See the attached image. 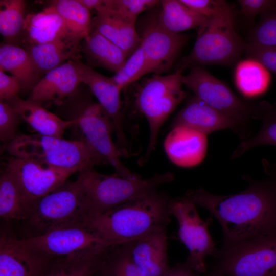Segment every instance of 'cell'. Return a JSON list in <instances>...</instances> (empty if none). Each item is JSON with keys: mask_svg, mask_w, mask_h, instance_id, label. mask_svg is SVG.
Instances as JSON below:
<instances>
[{"mask_svg": "<svg viewBox=\"0 0 276 276\" xmlns=\"http://www.w3.org/2000/svg\"><path fill=\"white\" fill-rule=\"evenodd\" d=\"M147 62L141 46L127 59L120 70L112 77L117 85L121 89L146 75Z\"/></svg>", "mask_w": 276, "mask_h": 276, "instance_id": "obj_35", "label": "cell"}, {"mask_svg": "<svg viewBox=\"0 0 276 276\" xmlns=\"http://www.w3.org/2000/svg\"><path fill=\"white\" fill-rule=\"evenodd\" d=\"M21 86L17 78L0 71V100L6 101L18 96Z\"/></svg>", "mask_w": 276, "mask_h": 276, "instance_id": "obj_42", "label": "cell"}, {"mask_svg": "<svg viewBox=\"0 0 276 276\" xmlns=\"http://www.w3.org/2000/svg\"><path fill=\"white\" fill-rule=\"evenodd\" d=\"M180 1L193 11L207 18L232 14L228 5L224 1L180 0Z\"/></svg>", "mask_w": 276, "mask_h": 276, "instance_id": "obj_39", "label": "cell"}, {"mask_svg": "<svg viewBox=\"0 0 276 276\" xmlns=\"http://www.w3.org/2000/svg\"><path fill=\"white\" fill-rule=\"evenodd\" d=\"M186 126L206 135L219 130L231 129L237 132L240 125L227 114L193 97L174 118L172 128Z\"/></svg>", "mask_w": 276, "mask_h": 276, "instance_id": "obj_19", "label": "cell"}, {"mask_svg": "<svg viewBox=\"0 0 276 276\" xmlns=\"http://www.w3.org/2000/svg\"><path fill=\"white\" fill-rule=\"evenodd\" d=\"M191 52L177 69L205 65H228L245 51L246 44L235 32L232 14L208 18L198 28Z\"/></svg>", "mask_w": 276, "mask_h": 276, "instance_id": "obj_7", "label": "cell"}, {"mask_svg": "<svg viewBox=\"0 0 276 276\" xmlns=\"http://www.w3.org/2000/svg\"><path fill=\"white\" fill-rule=\"evenodd\" d=\"M53 260L10 233L1 232L0 276H44Z\"/></svg>", "mask_w": 276, "mask_h": 276, "instance_id": "obj_15", "label": "cell"}, {"mask_svg": "<svg viewBox=\"0 0 276 276\" xmlns=\"http://www.w3.org/2000/svg\"><path fill=\"white\" fill-rule=\"evenodd\" d=\"M0 71L16 77L22 93H30L42 77L26 49L4 42L0 45Z\"/></svg>", "mask_w": 276, "mask_h": 276, "instance_id": "obj_24", "label": "cell"}, {"mask_svg": "<svg viewBox=\"0 0 276 276\" xmlns=\"http://www.w3.org/2000/svg\"><path fill=\"white\" fill-rule=\"evenodd\" d=\"M163 276H200L186 262L170 267Z\"/></svg>", "mask_w": 276, "mask_h": 276, "instance_id": "obj_43", "label": "cell"}, {"mask_svg": "<svg viewBox=\"0 0 276 276\" xmlns=\"http://www.w3.org/2000/svg\"><path fill=\"white\" fill-rule=\"evenodd\" d=\"M49 5L61 17L72 36L83 40L91 31L90 11L78 0H54Z\"/></svg>", "mask_w": 276, "mask_h": 276, "instance_id": "obj_30", "label": "cell"}, {"mask_svg": "<svg viewBox=\"0 0 276 276\" xmlns=\"http://www.w3.org/2000/svg\"><path fill=\"white\" fill-rule=\"evenodd\" d=\"M235 79L238 89L243 95L254 97L266 91L270 77L269 71L262 64L248 58L237 64Z\"/></svg>", "mask_w": 276, "mask_h": 276, "instance_id": "obj_29", "label": "cell"}, {"mask_svg": "<svg viewBox=\"0 0 276 276\" xmlns=\"http://www.w3.org/2000/svg\"><path fill=\"white\" fill-rule=\"evenodd\" d=\"M91 276H95V273H94L93 275H91Z\"/></svg>", "mask_w": 276, "mask_h": 276, "instance_id": "obj_46", "label": "cell"}, {"mask_svg": "<svg viewBox=\"0 0 276 276\" xmlns=\"http://www.w3.org/2000/svg\"><path fill=\"white\" fill-rule=\"evenodd\" d=\"M6 150L12 157L55 168L75 169L79 172L106 164L82 140H67L38 133L18 134L6 146Z\"/></svg>", "mask_w": 276, "mask_h": 276, "instance_id": "obj_3", "label": "cell"}, {"mask_svg": "<svg viewBox=\"0 0 276 276\" xmlns=\"http://www.w3.org/2000/svg\"><path fill=\"white\" fill-rule=\"evenodd\" d=\"M245 51L248 58L258 61L276 74V48H258L246 44Z\"/></svg>", "mask_w": 276, "mask_h": 276, "instance_id": "obj_40", "label": "cell"}, {"mask_svg": "<svg viewBox=\"0 0 276 276\" xmlns=\"http://www.w3.org/2000/svg\"><path fill=\"white\" fill-rule=\"evenodd\" d=\"M26 6L24 0L0 1V33L4 43L20 46Z\"/></svg>", "mask_w": 276, "mask_h": 276, "instance_id": "obj_32", "label": "cell"}, {"mask_svg": "<svg viewBox=\"0 0 276 276\" xmlns=\"http://www.w3.org/2000/svg\"><path fill=\"white\" fill-rule=\"evenodd\" d=\"M170 211L178 222V238L189 251L185 262L196 272H205L206 257L216 252L209 231L211 219L202 220L196 205L182 197L172 199Z\"/></svg>", "mask_w": 276, "mask_h": 276, "instance_id": "obj_11", "label": "cell"}, {"mask_svg": "<svg viewBox=\"0 0 276 276\" xmlns=\"http://www.w3.org/2000/svg\"><path fill=\"white\" fill-rule=\"evenodd\" d=\"M78 1L89 11H96L101 5L102 0H78Z\"/></svg>", "mask_w": 276, "mask_h": 276, "instance_id": "obj_44", "label": "cell"}, {"mask_svg": "<svg viewBox=\"0 0 276 276\" xmlns=\"http://www.w3.org/2000/svg\"><path fill=\"white\" fill-rule=\"evenodd\" d=\"M206 135L186 126L174 127L164 141L165 152L169 159L178 166L189 168L197 166L206 155Z\"/></svg>", "mask_w": 276, "mask_h": 276, "instance_id": "obj_18", "label": "cell"}, {"mask_svg": "<svg viewBox=\"0 0 276 276\" xmlns=\"http://www.w3.org/2000/svg\"><path fill=\"white\" fill-rule=\"evenodd\" d=\"M68 60L46 73L27 99L43 104L59 103L75 91L82 83L79 61Z\"/></svg>", "mask_w": 276, "mask_h": 276, "instance_id": "obj_17", "label": "cell"}, {"mask_svg": "<svg viewBox=\"0 0 276 276\" xmlns=\"http://www.w3.org/2000/svg\"><path fill=\"white\" fill-rule=\"evenodd\" d=\"M21 239L29 246L53 259L97 254L111 246L84 221Z\"/></svg>", "mask_w": 276, "mask_h": 276, "instance_id": "obj_9", "label": "cell"}, {"mask_svg": "<svg viewBox=\"0 0 276 276\" xmlns=\"http://www.w3.org/2000/svg\"><path fill=\"white\" fill-rule=\"evenodd\" d=\"M69 35L72 36L61 17L49 5L39 12L26 16L20 46L43 44Z\"/></svg>", "mask_w": 276, "mask_h": 276, "instance_id": "obj_21", "label": "cell"}, {"mask_svg": "<svg viewBox=\"0 0 276 276\" xmlns=\"http://www.w3.org/2000/svg\"><path fill=\"white\" fill-rule=\"evenodd\" d=\"M22 121L8 104L0 100V139L6 146L18 134V128Z\"/></svg>", "mask_w": 276, "mask_h": 276, "instance_id": "obj_38", "label": "cell"}, {"mask_svg": "<svg viewBox=\"0 0 276 276\" xmlns=\"http://www.w3.org/2000/svg\"><path fill=\"white\" fill-rule=\"evenodd\" d=\"M88 213L85 195L79 179L72 182L66 181L31 204L29 215L24 221L31 232L27 237L83 221Z\"/></svg>", "mask_w": 276, "mask_h": 276, "instance_id": "obj_6", "label": "cell"}, {"mask_svg": "<svg viewBox=\"0 0 276 276\" xmlns=\"http://www.w3.org/2000/svg\"><path fill=\"white\" fill-rule=\"evenodd\" d=\"M158 14L144 19L139 34L140 45L147 59L146 74H160L170 71L188 40L186 35L164 28L159 22Z\"/></svg>", "mask_w": 276, "mask_h": 276, "instance_id": "obj_13", "label": "cell"}, {"mask_svg": "<svg viewBox=\"0 0 276 276\" xmlns=\"http://www.w3.org/2000/svg\"><path fill=\"white\" fill-rule=\"evenodd\" d=\"M83 40L66 36L43 44L24 48L43 77L65 61L80 60Z\"/></svg>", "mask_w": 276, "mask_h": 276, "instance_id": "obj_22", "label": "cell"}, {"mask_svg": "<svg viewBox=\"0 0 276 276\" xmlns=\"http://www.w3.org/2000/svg\"><path fill=\"white\" fill-rule=\"evenodd\" d=\"M82 83L87 85L101 105L111 119L117 137V147L121 156H127L128 142L124 131L121 89L114 82L111 77L105 76L93 68L79 61Z\"/></svg>", "mask_w": 276, "mask_h": 276, "instance_id": "obj_16", "label": "cell"}, {"mask_svg": "<svg viewBox=\"0 0 276 276\" xmlns=\"http://www.w3.org/2000/svg\"><path fill=\"white\" fill-rule=\"evenodd\" d=\"M30 208L16 180L6 169L0 176L1 218L6 220L24 221Z\"/></svg>", "mask_w": 276, "mask_h": 276, "instance_id": "obj_27", "label": "cell"}, {"mask_svg": "<svg viewBox=\"0 0 276 276\" xmlns=\"http://www.w3.org/2000/svg\"><path fill=\"white\" fill-rule=\"evenodd\" d=\"M88 213H103L158 191L174 179L170 172L157 174L148 178H129L117 173L105 175L94 168L79 172Z\"/></svg>", "mask_w": 276, "mask_h": 276, "instance_id": "obj_4", "label": "cell"}, {"mask_svg": "<svg viewBox=\"0 0 276 276\" xmlns=\"http://www.w3.org/2000/svg\"><path fill=\"white\" fill-rule=\"evenodd\" d=\"M95 276H144L133 262L128 243L109 246Z\"/></svg>", "mask_w": 276, "mask_h": 276, "instance_id": "obj_31", "label": "cell"}, {"mask_svg": "<svg viewBox=\"0 0 276 276\" xmlns=\"http://www.w3.org/2000/svg\"><path fill=\"white\" fill-rule=\"evenodd\" d=\"M159 2L156 0H102L96 11L97 13L107 14L126 23L135 25L141 13L153 8Z\"/></svg>", "mask_w": 276, "mask_h": 276, "instance_id": "obj_34", "label": "cell"}, {"mask_svg": "<svg viewBox=\"0 0 276 276\" xmlns=\"http://www.w3.org/2000/svg\"><path fill=\"white\" fill-rule=\"evenodd\" d=\"M213 276H223V275H221L220 274H218V273H216V274H214Z\"/></svg>", "mask_w": 276, "mask_h": 276, "instance_id": "obj_45", "label": "cell"}, {"mask_svg": "<svg viewBox=\"0 0 276 276\" xmlns=\"http://www.w3.org/2000/svg\"><path fill=\"white\" fill-rule=\"evenodd\" d=\"M248 45L258 48H276V8L262 15Z\"/></svg>", "mask_w": 276, "mask_h": 276, "instance_id": "obj_37", "label": "cell"}, {"mask_svg": "<svg viewBox=\"0 0 276 276\" xmlns=\"http://www.w3.org/2000/svg\"><path fill=\"white\" fill-rule=\"evenodd\" d=\"M252 183L246 190L218 195L200 188L182 196L208 210L222 227L225 246L276 230V177Z\"/></svg>", "mask_w": 276, "mask_h": 276, "instance_id": "obj_1", "label": "cell"}, {"mask_svg": "<svg viewBox=\"0 0 276 276\" xmlns=\"http://www.w3.org/2000/svg\"><path fill=\"white\" fill-rule=\"evenodd\" d=\"M276 146V110L269 111L264 118L259 132L252 138L242 142L232 154L236 158L250 149L262 145Z\"/></svg>", "mask_w": 276, "mask_h": 276, "instance_id": "obj_36", "label": "cell"}, {"mask_svg": "<svg viewBox=\"0 0 276 276\" xmlns=\"http://www.w3.org/2000/svg\"><path fill=\"white\" fill-rule=\"evenodd\" d=\"M73 125L80 130L82 138L107 164L115 173L125 177H141L130 171L122 162L121 156L112 139L114 131L112 122L98 103H89L82 106L72 119Z\"/></svg>", "mask_w": 276, "mask_h": 276, "instance_id": "obj_10", "label": "cell"}, {"mask_svg": "<svg viewBox=\"0 0 276 276\" xmlns=\"http://www.w3.org/2000/svg\"><path fill=\"white\" fill-rule=\"evenodd\" d=\"M105 251L84 257L54 259L44 276H91L97 270Z\"/></svg>", "mask_w": 276, "mask_h": 276, "instance_id": "obj_33", "label": "cell"}, {"mask_svg": "<svg viewBox=\"0 0 276 276\" xmlns=\"http://www.w3.org/2000/svg\"><path fill=\"white\" fill-rule=\"evenodd\" d=\"M4 101L39 134L62 137L66 129L73 125L72 121L61 119L37 102L24 100L18 96Z\"/></svg>", "mask_w": 276, "mask_h": 276, "instance_id": "obj_23", "label": "cell"}, {"mask_svg": "<svg viewBox=\"0 0 276 276\" xmlns=\"http://www.w3.org/2000/svg\"><path fill=\"white\" fill-rule=\"evenodd\" d=\"M6 166L30 206L34 201L62 185L70 176L79 172L75 169L55 168L12 156L7 159Z\"/></svg>", "mask_w": 276, "mask_h": 276, "instance_id": "obj_14", "label": "cell"}, {"mask_svg": "<svg viewBox=\"0 0 276 276\" xmlns=\"http://www.w3.org/2000/svg\"><path fill=\"white\" fill-rule=\"evenodd\" d=\"M127 243L133 262L144 276H163L170 267L166 229Z\"/></svg>", "mask_w": 276, "mask_h": 276, "instance_id": "obj_20", "label": "cell"}, {"mask_svg": "<svg viewBox=\"0 0 276 276\" xmlns=\"http://www.w3.org/2000/svg\"><path fill=\"white\" fill-rule=\"evenodd\" d=\"M217 273L276 276V230L225 246Z\"/></svg>", "mask_w": 276, "mask_h": 276, "instance_id": "obj_8", "label": "cell"}, {"mask_svg": "<svg viewBox=\"0 0 276 276\" xmlns=\"http://www.w3.org/2000/svg\"><path fill=\"white\" fill-rule=\"evenodd\" d=\"M92 28L120 48L128 58L139 47L141 39L135 25L105 13H97Z\"/></svg>", "mask_w": 276, "mask_h": 276, "instance_id": "obj_26", "label": "cell"}, {"mask_svg": "<svg viewBox=\"0 0 276 276\" xmlns=\"http://www.w3.org/2000/svg\"><path fill=\"white\" fill-rule=\"evenodd\" d=\"M81 45L86 65L92 68L100 67L116 74L128 58L120 48L93 28Z\"/></svg>", "mask_w": 276, "mask_h": 276, "instance_id": "obj_25", "label": "cell"}, {"mask_svg": "<svg viewBox=\"0 0 276 276\" xmlns=\"http://www.w3.org/2000/svg\"><path fill=\"white\" fill-rule=\"evenodd\" d=\"M182 70L167 75L154 74L140 85L135 96L138 110L146 118L149 126V139L141 165L146 164L155 150L161 127L177 106L186 98L181 81Z\"/></svg>", "mask_w": 276, "mask_h": 276, "instance_id": "obj_5", "label": "cell"}, {"mask_svg": "<svg viewBox=\"0 0 276 276\" xmlns=\"http://www.w3.org/2000/svg\"><path fill=\"white\" fill-rule=\"evenodd\" d=\"M241 12L246 17L252 18L259 14H264L276 8V1L240 0Z\"/></svg>", "mask_w": 276, "mask_h": 276, "instance_id": "obj_41", "label": "cell"}, {"mask_svg": "<svg viewBox=\"0 0 276 276\" xmlns=\"http://www.w3.org/2000/svg\"><path fill=\"white\" fill-rule=\"evenodd\" d=\"M160 3L159 22L170 32L179 33L198 28L207 19L189 8L180 0H163Z\"/></svg>", "mask_w": 276, "mask_h": 276, "instance_id": "obj_28", "label": "cell"}, {"mask_svg": "<svg viewBox=\"0 0 276 276\" xmlns=\"http://www.w3.org/2000/svg\"><path fill=\"white\" fill-rule=\"evenodd\" d=\"M181 81L195 97L229 116L240 125L254 117V109L250 105L240 99L225 84L201 66H192L189 73L182 75Z\"/></svg>", "mask_w": 276, "mask_h": 276, "instance_id": "obj_12", "label": "cell"}, {"mask_svg": "<svg viewBox=\"0 0 276 276\" xmlns=\"http://www.w3.org/2000/svg\"><path fill=\"white\" fill-rule=\"evenodd\" d=\"M173 198L158 191L103 213H88L84 221L111 246L166 229Z\"/></svg>", "mask_w": 276, "mask_h": 276, "instance_id": "obj_2", "label": "cell"}]
</instances>
